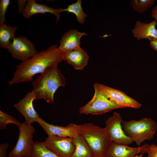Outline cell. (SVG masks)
<instances>
[{"label":"cell","instance_id":"obj_18","mask_svg":"<svg viewBox=\"0 0 157 157\" xmlns=\"http://www.w3.org/2000/svg\"><path fill=\"white\" fill-rule=\"evenodd\" d=\"M17 29L16 26H11L5 23L0 24V46L8 49L15 37V33Z\"/></svg>","mask_w":157,"mask_h":157},{"label":"cell","instance_id":"obj_12","mask_svg":"<svg viewBox=\"0 0 157 157\" xmlns=\"http://www.w3.org/2000/svg\"><path fill=\"white\" fill-rule=\"evenodd\" d=\"M37 122L48 136L54 135L73 138L79 135L77 125L74 123H71L65 126H59L47 123L40 117L39 118Z\"/></svg>","mask_w":157,"mask_h":157},{"label":"cell","instance_id":"obj_8","mask_svg":"<svg viewBox=\"0 0 157 157\" xmlns=\"http://www.w3.org/2000/svg\"><path fill=\"white\" fill-rule=\"evenodd\" d=\"M12 57L23 61L38 52L33 42L25 36L15 37L7 49Z\"/></svg>","mask_w":157,"mask_h":157},{"label":"cell","instance_id":"obj_10","mask_svg":"<svg viewBox=\"0 0 157 157\" xmlns=\"http://www.w3.org/2000/svg\"><path fill=\"white\" fill-rule=\"evenodd\" d=\"M123 121L120 115L114 112L112 116L106 121L105 127L112 142L129 145L134 141L132 138L127 136L124 131L122 126Z\"/></svg>","mask_w":157,"mask_h":157},{"label":"cell","instance_id":"obj_9","mask_svg":"<svg viewBox=\"0 0 157 157\" xmlns=\"http://www.w3.org/2000/svg\"><path fill=\"white\" fill-rule=\"evenodd\" d=\"M41 143L59 157H71L75 149L73 138L70 137L48 136Z\"/></svg>","mask_w":157,"mask_h":157},{"label":"cell","instance_id":"obj_26","mask_svg":"<svg viewBox=\"0 0 157 157\" xmlns=\"http://www.w3.org/2000/svg\"><path fill=\"white\" fill-rule=\"evenodd\" d=\"M9 147L8 143L0 144V157H6L7 151Z\"/></svg>","mask_w":157,"mask_h":157},{"label":"cell","instance_id":"obj_27","mask_svg":"<svg viewBox=\"0 0 157 157\" xmlns=\"http://www.w3.org/2000/svg\"><path fill=\"white\" fill-rule=\"evenodd\" d=\"M17 1L19 11L20 13H22L27 1L26 0H18Z\"/></svg>","mask_w":157,"mask_h":157},{"label":"cell","instance_id":"obj_23","mask_svg":"<svg viewBox=\"0 0 157 157\" xmlns=\"http://www.w3.org/2000/svg\"><path fill=\"white\" fill-rule=\"evenodd\" d=\"M9 124H15L18 126L21 124L20 122L11 115L0 111V129L3 130L6 128V125Z\"/></svg>","mask_w":157,"mask_h":157},{"label":"cell","instance_id":"obj_3","mask_svg":"<svg viewBox=\"0 0 157 157\" xmlns=\"http://www.w3.org/2000/svg\"><path fill=\"white\" fill-rule=\"evenodd\" d=\"M78 134L84 138L92 157H105L112 142L106 127L101 128L92 123L77 125Z\"/></svg>","mask_w":157,"mask_h":157},{"label":"cell","instance_id":"obj_24","mask_svg":"<svg viewBox=\"0 0 157 157\" xmlns=\"http://www.w3.org/2000/svg\"><path fill=\"white\" fill-rule=\"evenodd\" d=\"M10 2V0L0 1V24L5 23L6 21L5 15Z\"/></svg>","mask_w":157,"mask_h":157},{"label":"cell","instance_id":"obj_30","mask_svg":"<svg viewBox=\"0 0 157 157\" xmlns=\"http://www.w3.org/2000/svg\"><path fill=\"white\" fill-rule=\"evenodd\" d=\"M146 153V151H144L139 155H137L135 157H142L144 154Z\"/></svg>","mask_w":157,"mask_h":157},{"label":"cell","instance_id":"obj_22","mask_svg":"<svg viewBox=\"0 0 157 157\" xmlns=\"http://www.w3.org/2000/svg\"><path fill=\"white\" fill-rule=\"evenodd\" d=\"M155 2L154 0H131L130 4L135 11L142 13L150 8Z\"/></svg>","mask_w":157,"mask_h":157},{"label":"cell","instance_id":"obj_29","mask_svg":"<svg viewBox=\"0 0 157 157\" xmlns=\"http://www.w3.org/2000/svg\"><path fill=\"white\" fill-rule=\"evenodd\" d=\"M150 45L153 49L157 51V39L150 42Z\"/></svg>","mask_w":157,"mask_h":157},{"label":"cell","instance_id":"obj_21","mask_svg":"<svg viewBox=\"0 0 157 157\" xmlns=\"http://www.w3.org/2000/svg\"><path fill=\"white\" fill-rule=\"evenodd\" d=\"M31 157H59L43 144L41 142L34 143Z\"/></svg>","mask_w":157,"mask_h":157},{"label":"cell","instance_id":"obj_16","mask_svg":"<svg viewBox=\"0 0 157 157\" xmlns=\"http://www.w3.org/2000/svg\"><path fill=\"white\" fill-rule=\"evenodd\" d=\"M51 13L56 17V22L60 19L61 12L59 9H55L44 4H40L35 0H28L22 13L24 18L29 19L33 15L38 14Z\"/></svg>","mask_w":157,"mask_h":157},{"label":"cell","instance_id":"obj_6","mask_svg":"<svg viewBox=\"0 0 157 157\" xmlns=\"http://www.w3.org/2000/svg\"><path fill=\"white\" fill-rule=\"evenodd\" d=\"M122 108L110 101L97 89L94 88L92 99L79 109L81 114L92 115H101L112 110Z\"/></svg>","mask_w":157,"mask_h":157},{"label":"cell","instance_id":"obj_20","mask_svg":"<svg viewBox=\"0 0 157 157\" xmlns=\"http://www.w3.org/2000/svg\"><path fill=\"white\" fill-rule=\"evenodd\" d=\"M81 0H78L75 3L68 5L66 8H60L58 9L61 13L66 11L68 13L74 14L76 17L78 22L81 24H83L84 23L85 18L87 15L83 11L81 5Z\"/></svg>","mask_w":157,"mask_h":157},{"label":"cell","instance_id":"obj_17","mask_svg":"<svg viewBox=\"0 0 157 157\" xmlns=\"http://www.w3.org/2000/svg\"><path fill=\"white\" fill-rule=\"evenodd\" d=\"M64 60L73 66L76 70H82L87 65L89 57L81 48L62 53Z\"/></svg>","mask_w":157,"mask_h":157},{"label":"cell","instance_id":"obj_1","mask_svg":"<svg viewBox=\"0 0 157 157\" xmlns=\"http://www.w3.org/2000/svg\"><path fill=\"white\" fill-rule=\"evenodd\" d=\"M58 46L53 45L38 52L31 58L22 62L16 66L13 76L8 82V85L24 82L33 81L35 75L41 74L47 68L58 66L64 60L62 53L58 49Z\"/></svg>","mask_w":157,"mask_h":157},{"label":"cell","instance_id":"obj_14","mask_svg":"<svg viewBox=\"0 0 157 157\" xmlns=\"http://www.w3.org/2000/svg\"><path fill=\"white\" fill-rule=\"evenodd\" d=\"M87 34L81 32L76 29H71L65 33L60 41L58 47V51L61 53L81 48L80 40L82 37Z\"/></svg>","mask_w":157,"mask_h":157},{"label":"cell","instance_id":"obj_25","mask_svg":"<svg viewBox=\"0 0 157 157\" xmlns=\"http://www.w3.org/2000/svg\"><path fill=\"white\" fill-rule=\"evenodd\" d=\"M146 153L147 154V157H157V146L154 144L149 145Z\"/></svg>","mask_w":157,"mask_h":157},{"label":"cell","instance_id":"obj_28","mask_svg":"<svg viewBox=\"0 0 157 157\" xmlns=\"http://www.w3.org/2000/svg\"><path fill=\"white\" fill-rule=\"evenodd\" d=\"M151 16L154 20L157 21V4L152 9L151 11Z\"/></svg>","mask_w":157,"mask_h":157},{"label":"cell","instance_id":"obj_13","mask_svg":"<svg viewBox=\"0 0 157 157\" xmlns=\"http://www.w3.org/2000/svg\"><path fill=\"white\" fill-rule=\"evenodd\" d=\"M149 145L144 144L135 147L112 142L106 153L105 157H135L138 154L146 151Z\"/></svg>","mask_w":157,"mask_h":157},{"label":"cell","instance_id":"obj_7","mask_svg":"<svg viewBox=\"0 0 157 157\" xmlns=\"http://www.w3.org/2000/svg\"><path fill=\"white\" fill-rule=\"evenodd\" d=\"M93 87L112 102L122 108L130 107L138 109L141 106V104L121 91L97 83H95Z\"/></svg>","mask_w":157,"mask_h":157},{"label":"cell","instance_id":"obj_5","mask_svg":"<svg viewBox=\"0 0 157 157\" xmlns=\"http://www.w3.org/2000/svg\"><path fill=\"white\" fill-rule=\"evenodd\" d=\"M18 127L19 133L18 140L15 147L9 153V157H31L34 143L32 139L35 129L25 122Z\"/></svg>","mask_w":157,"mask_h":157},{"label":"cell","instance_id":"obj_2","mask_svg":"<svg viewBox=\"0 0 157 157\" xmlns=\"http://www.w3.org/2000/svg\"><path fill=\"white\" fill-rule=\"evenodd\" d=\"M66 81L58 66L47 68L33 82L36 99L52 104L56 91L60 87H65Z\"/></svg>","mask_w":157,"mask_h":157},{"label":"cell","instance_id":"obj_11","mask_svg":"<svg viewBox=\"0 0 157 157\" xmlns=\"http://www.w3.org/2000/svg\"><path fill=\"white\" fill-rule=\"evenodd\" d=\"M35 99L36 95L33 89L31 92H28L23 98L13 105L24 117L25 122L28 125H31L33 122H37L40 117L33 106V101Z\"/></svg>","mask_w":157,"mask_h":157},{"label":"cell","instance_id":"obj_15","mask_svg":"<svg viewBox=\"0 0 157 157\" xmlns=\"http://www.w3.org/2000/svg\"><path fill=\"white\" fill-rule=\"evenodd\" d=\"M157 25L156 21L155 20L148 23L142 22L138 20L136 22L132 32L134 37L138 41L146 39L151 42L157 39Z\"/></svg>","mask_w":157,"mask_h":157},{"label":"cell","instance_id":"obj_19","mask_svg":"<svg viewBox=\"0 0 157 157\" xmlns=\"http://www.w3.org/2000/svg\"><path fill=\"white\" fill-rule=\"evenodd\" d=\"M75 146L71 157H92L90 150L84 138L79 135L73 138Z\"/></svg>","mask_w":157,"mask_h":157},{"label":"cell","instance_id":"obj_4","mask_svg":"<svg viewBox=\"0 0 157 157\" xmlns=\"http://www.w3.org/2000/svg\"><path fill=\"white\" fill-rule=\"evenodd\" d=\"M122 126L125 134L132 138L138 147L145 140L151 139L157 131L156 122L146 117L138 120L123 121Z\"/></svg>","mask_w":157,"mask_h":157}]
</instances>
